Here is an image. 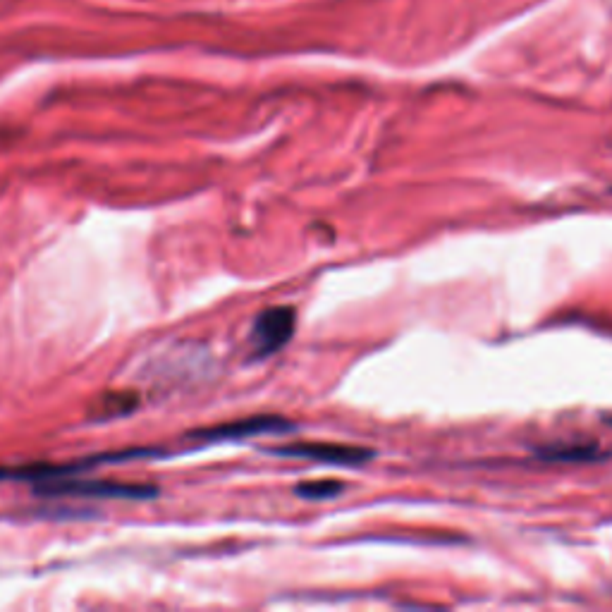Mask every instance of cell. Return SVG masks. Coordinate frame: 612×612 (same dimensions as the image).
Returning a JSON list of instances; mask_svg holds the SVG:
<instances>
[{
    "mask_svg": "<svg viewBox=\"0 0 612 612\" xmlns=\"http://www.w3.org/2000/svg\"><path fill=\"white\" fill-rule=\"evenodd\" d=\"M36 493L46 498H99V500H149L156 498L158 488L139 483H118L103 479H60L36 483Z\"/></svg>",
    "mask_w": 612,
    "mask_h": 612,
    "instance_id": "1",
    "label": "cell"
},
{
    "mask_svg": "<svg viewBox=\"0 0 612 612\" xmlns=\"http://www.w3.org/2000/svg\"><path fill=\"white\" fill-rule=\"evenodd\" d=\"M297 314L292 306H271L256 316L252 328V347L256 357H271L280 352L295 335Z\"/></svg>",
    "mask_w": 612,
    "mask_h": 612,
    "instance_id": "2",
    "label": "cell"
},
{
    "mask_svg": "<svg viewBox=\"0 0 612 612\" xmlns=\"http://www.w3.org/2000/svg\"><path fill=\"white\" fill-rule=\"evenodd\" d=\"M290 421L283 416H249V419L230 421V424L206 428V431H197L194 438L204 440V443H225V440H244L254 436H271V433H287L292 431Z\"/></svg>",
    "mask_w": 612,
    "mask_h": 612,
    "instance_id": "3",
    "label": "cell"
},
{
    "mask_svg": "<svg viewBox=\"0 0 612 612\" xmlns=\"http://www.w3.org/2000/svg\"><path fill=\"white\" fill-rule=\"evenodd\" d=\"M275 455L309 459V462L321 464H338V467H357L373 459L371 450L352 448V445H333V443H295L285 445V448L273 450Z\"/></svg>",
    "mask_w": 612,
    "mask_h": 612,
    "instance_id": "4",
    "label": "cell"
},
{
    "mask_svg": "<svg viewBox=\"0 0 612 612\" xmlns=\"http://www.w3.org/2000/svg\"><path fill=\"white\" fill-rule=\"evenodd\" d=\"M541 457L548 462H593L601 457L598 448H581V445H572V448H548L541 450Z\"/></svg>",
    "mask_w": 612,
    "mask_h": 612,
    "instance_id": "5",
    "label": "cell"
},
{
    "mask_svg": "<svg viewBox=\"0 0 612 612\" xmlns=\"http://www.w3.org/2000/svg\"><path fill=\"white\" fill-rule=\"evenodd\" d=\"M345 491V483L326 479V481H306L302 486H297V493L302 495L306 500H328L335 498V495H340Z\"/></svg>",
    "mask_w": 612,
    "mask_h": 612,
    "instance_id": "6",
    "label": "cell"
},
{
    "mask_svg": "<svg viewBox=\"0 0 612 612\" xmlns=\"http://www.w3.org/2000/svg\"><path fill=\"white\" fill-rule=\"evenodd\" d=\"M101 407H106V416L127 414L137 407V397L134 395H110L108 400H101Z\"/></svg>",
    "mask_w": 612,
    "mask_h": 612,
    "instance_id": "7",
    "label": "cell"
}]
</instances>
